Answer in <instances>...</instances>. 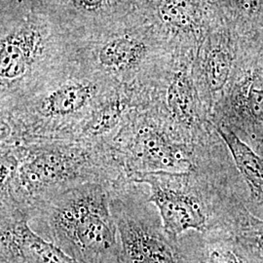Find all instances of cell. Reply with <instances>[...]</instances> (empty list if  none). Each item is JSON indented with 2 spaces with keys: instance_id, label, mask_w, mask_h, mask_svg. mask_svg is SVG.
Masks as SVG:
<instances>
[{
  "instance_id": "cell-1",
  "label": "cell",
  "mask_w": 263,
  "mask_h": 263,
  "mask_svg": "<svg viewBox=\"0 0 263 263\" xmlns=\"http://www.w3.org/2000/svg\"><path fill=\"white\" fill-rule=\"evenodd\" d=\"M122 173L109 145L80 140L1 143V203L28 212L86 182L112 185Z\"/></svg>"
},
{
  "instance_id": "cell-2",
  "label": "cell",
  "mask_w": 263,
  "mask_h": 263,
  "mask_svg": "<svg viewBox=\"0 0 263 263\" xmlns=\"http://www.w3.org/2000/svg\"><path fill=\"white\" fill-rule=\"evenodd\" d=\"M119 87L76 59L28 95L1 108V143L77 140L95 111Z\"/></svg>"
},
{
  "instance_id": "cell-3",
  "label": "cell",
  "mask_w": 263,
  "mask_h": 263,
  "mask_svg": "<svg viewBox=\"0 0 263 263\" xmlns=\"http://www.w3.org/2000/svg\"><path fill=\"white\" fill-rule=\"evenodd\" d=\"M1 108L17 102L76 61V39L48 8L1 0Z\"/></svg>"
},
{
  "instance_id": "cell-4",
  "label": "cell",
  "mask_w": 263,
  "mask_h": 263,
  "mask_svg": "<svg viewBox=\"0 0 263 263\" xmlns=\"http://www.w3.org/2000/svg\"><path fill=\"white\" fill-rule=\"evenodd\" d=\"M110 186L86 182L28 212L38 235L80 263H120L122 249L110 205Z\"/></svg>"
},
{
  "instance_id": "cell-5",
  "label": "cell",
  "mask_w": 263,
  "mask_h": 263,
  "mask_svg": "<svg viewBox=\"0 0 263 263\" xmlns=\"http://www.w3.org/2000/svg\"><path fill=\"white\" fill-rule=\"evenodd\" d=\"M163 32L137 8L126 18L76 40V61L120 86L153 93L163 74Z\"/></svg>"
},
{
  "instance_id": "cell-6",
  "label": "cell",
  "mask_w": 263,
  "mask_h": 263,
  "mask_svg": "<svg viewBox=\"0 0 263 263\" xmlns=\"http://www.w3.org/2000/svg\"><path fill=\"white\" fill-rule=\"evenodd\" d=\"M167 115L157 104L141 107L110 143L124 179L149 173H188L192 169L185 144L176 141Z\"/></svg>"
},
{
  "instance_id": "cell-7",
  "label": "cell",
  "mask_w": 263,
  "mask_h": 263,
  "mask_svg": "<svg viewBox=\"0 0 263 263\" xmlns=\"http://www.w3.org/2000/svg\"><path fill=\"white\" fill-rule=\"evenodd\" d=\"M188 173H149L127 179L146 186L148 199L159 213L166 234L173 240L188 230L203 231L207 226L203 202L188 187Z\"/></svg>"
},
{
  "instance_id": "cell-8",
  "label": "cell",
  "mask_w": 263,
  "mask_h": 263,
  "mask_svg": "<svg viewBox=\"0 0 263 263\" xmlns=\"http://www.w3.org/2000/svg\"><path fill=\"white\" fill-rule=\"evenodd\" d=\"M137 8L136 0H58L49 9L77 40L121 21Z\"/></svg>"
},
{
  "instance_id": "cell-9",
  "label": "cell",
  "mask_w": 263,
  "mask_h": 263,
  "mask_svg": "<svg viewBox=\"0 0 263 263\" xmlns=\"http://www.w3.org/2000/svg\"><path fill=\"white\" fill-rule=\"evenodd\" d=\"M218 135L231 152L236 165L255 193L263 195V158L252 151L233 132L217 127Z\"/></svg>"
},
{
  "instance_id": "cell-10",
  "label": "cell",
  "mask_w": 263,
  "mask_h": 263,
  "mask_svg": "<svg viewBox=\"0 0 263 263\" xmlns=\"http://www.w3.org/2000/svg\"><path fill=\"white\" fill-rule=\"evenodd\" d=\"M229 74V62L224 51L214 49L209 53L205 66V77L211 91L220 90Z\"/></svg>"
},
{
  "instance_id": "cell-11",
  "label": "cell",
  "mask_w": 263,
  "mask_h": 263,
  "mask_svg": "<svg viewBox=\"0 0 263 263\" xmlns=\"http://www.w3.org/2000/svg\"><path fill=\"white\" fill-rule=\"evenodd\" d=\"M248 106L255 117L263 116V78H257L251 84L248 93Z\"/></svg>"
},
{
  "instance_id": "cell-12",
  "label": "cell",
  "mask_w": 263,
  "mask_h": 263,
  "mask_svg": "<svg viewBox=\"0 0 263 263\" xmlns=\"http://www.w3.org/2000/svg\"><path fill=\"white\" fill-rule=\"evenodd\" d=\"M208 263H243V261L231 251L216 250L210 255Z\"/></svg>"
},
{
  "instance_id": "cell-13",
  "label": "cell",
  "mask_w": 263,
  "mask_h": 263,
  "mask_svg": "<svg viewBox=\"0 0 263 263\" xmlns=\"http://www.w3.org/2000/svg\"><path fill=\"white\" fill-rule=\"evenodd\" d=\"M7 1H22V2L35 4L38 6H42V7H45L49 9L56 3L58 0H7Z\"/></svg>"
},
{
  "instance_id": "cell-14",
  "label": "cell",
  "mask_w": 263,
  "mask_h": 263,
  "mask_svg": "<svg viewBox=\"0 0 263 263\" xmlns=\"http://www.w3.org/2000/svg\"><path fill=\"white\" fill-rule=\"evenodd\" d=\"M258 246H259V248L263 251V235L260 236V238L258 239Z\"/></svg>"
},
{
  "instance_id": "cell-15",
  "label": "cell",
  "mask_w": 263,
  "mask_h": 263,
  "mask_svg": "<svg viewBox=\"0 0 263 263\" xmlns=\"http://www.w3.org/2000/svg\"><path fill=\"white\" fill-rule=\"evenodd\" d=\"M148 0H136V2H137V4H138V6H141L142 4H144L145 2H147Z\"/></svg>"
}]
</instances>
